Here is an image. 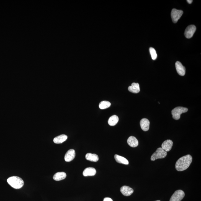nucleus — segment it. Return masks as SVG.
Listing matches in <instances>:
<instances>
[{
    "instance_id": "3",
    "label": "nucleus",
    "mask_w": 201,
    "mask_h": 201,
    "mask_svg": "<svg viewBox=\"0 0 201 201\" xmlns=\"http://www.w3.org/2000/svg\"><path fill=\"white\" fill-rule=\"evenodd\" d=\"M188 111L187 108L182 107H178L172 110L171 112L172 117L175 120H178L180 118L181 114L186 113Z\"/></svg>"
},
{
    "instance_id": "15",
    "label": "nucleus",
    "mask_w": 201,
    "mask_h": 201,
    "mask_svg": "<svg viewBox=\"0 0 201 201\" xmlns=\"http://www.w3.org/2000/svg\"><path fill=\"white\" fill-rule=\"evenodd\" d=\"M128 90L130 92H132V93L135 94L139 93L140 91L139 84L136 83H133L132 84L131 86L129 87Z\"/></svg>"
},
{
    "instance_id": "12",
    "label": "nucleus",
    "mask_w": 201,
    "mask_h": 201,
    "mask_svg": "<svg viewBox=\"0 0 201 201\" xmlns=\"http://www.w3.org/2000/svg\"><path fill=\"white\" fill-rule=\"evenodd\" d=\"M140 125L141 129L144 131H147L149 129L150 122L148 119L146 118L141 120L140 121Z\"/></svg>"
},
{
    "instance_id": "4",
    "label": "nucleus",
    "mask_w": 201,
    "mask_h": 201,
    "mask_svg": "<svg viewBox=\"0 0 201 201\" xmlns=\"http://www.w3.org/2000/svg\"><path fill=\"white\" fill-rule=\"evenodd\" d=\"M167 152L161 148H159L157 149L156 152L152 155L151 157V160L154 161L158 159H162L167 156Z\"/></svg>"
},
{
    "instance_id": "22",
    "label": "nucleus",
    "mask_w": 201,
    "mask_h": 201,
    "mask_svg": "<svg viewBox=\"0 0 201 201\" xmlns=\"http://www.w3.org/2000/svg\"><path fill=\"white\" fill-rule=\"evenodd\" d=\"M150 53L151 55L152 59L153 60H156L157 57V55L156 51L154 48H149Z\"/></svg>"
},
{
    "instance_id": "23",
    "label": "nucleus",
    "mask_w": 201,
    "mask_h": 201,
    "mask_svg": "<svg viewBox=\"0 0 201 201\" xmlns=\"http://www.w3.org/2000/svg\"><path fill=\"white\" fill-rule=\"evenodd\" d=\"M103 201H113V200L110 198L105 197Z\"/></svg>"
},
{
    "instance_id": "17",
    "label": "nucleus",
    "mask_w": 201,
    "mask_h": 201,
    "mask_svg": "<svg viewBox=\"0 0 201 201\" xmlns=\"http://www.w3.org/2000/svg\"><path fill=\"white\" fill-rule=\"evenodd\" d=\"M66 177V174L65 172H58L53 177V179L56 181H59L65 179Z\"/></svg>"
},
{
    "instance_id": "10",
    "label": "nucleus",
    "mask_w": 201,
    "mask_h": 201,
    "mask_svg": "<svg viewBox=\"0 0 201 201\" xmlns=\"http://www.w3.org/2000/svg\"><path fill=\"white\" fill-rule=\"evenodd\" d=\"M173 144V142L171 140H167L162 143L161 148L165 151L169 152L171 149Z\"/></svg>"
},
{
    "instance_id": "2",
    "label": "nucleus",
    "mask_w": 201,
    "mask_h": 201,
    "mask_svg": "<svg viewBox=\"0 0 201 201\" xmlns=\"http://www.w3.org/2000/svg\"><path fill=\"white\" fill-rule=\"evenodd\" d=\"M7 182L12 187L15 189H19L24 186V182L20 177L12 176L8 178Z\"/></svg>"
},
{
    "instance_id": "21",
    "label": "nucleus",
    "mask_w": 201,
    "mask_h": 201,
    "mask_svg": "<svg viewBox=\"0 0 201 201\" xmlns=\"http://www.w3.org/2000/svg\"><path fill=\"white\" fill-rule=\"evenodd\" d=\"M111 103L108 101H102L99 104V108L101 109H105L111 106Z\"/></svg>"
},
{
    "instance_id": "18",
    "label": "nucleus",
    "mask_w": 201,
    "mask_h": 201,
    "mask_svg": "<svg viewBox=\"0 0 201 201\" xmlns=\"http://www.w3.org/2000/svg\"><path fill=\"white\" fill-rule=\"evenodd\" d=\"M85 158H86V160L92 162H96L99 160L98 156L95 154L87 153L85 155Z\"/></svg>"
},
{
    "instance_id": "7",
    "label": "nucleus",
    "mask_w": 201,
    "mask_h": 201,
    "mask_svg": "<svg viewBox=\"0 0 201 201\" xmlns=\"http://www.w3.org/2000/svg\"><path fill=\"white\" fill-rule=\"evenodd\" d=\"M196 30V27L195 25H190L187 27L185 31L184 35L187 38L192 37Z\"/></svg>"
},
{
    "instance_id": "1",
    "label": "nucleus",
    "mask_w": 201,
    "mask_h": 201,
    "mask_svg": "<svg viewBox=\"0 0 201 201\" xmlns=\"http://www.w3.org/2000/svg\"><path fill=\"white\" fill-rule=\"evenodd\" d=\"M192 162V157L190 155L183 156L178 159L175 164V169L179 171L186 170L189 167Z\"/></svg>"
},
{
    "instance_id": "5",
    "label": "nucleus",
    "mask_w": 201,
    "mask_h": 201,
    "mask_svg": "<svg viewBox=\"0 0 201 201\" xmlns=\"http://www.w3.org/2000/svg\"><path fill=\"white\" fill-rule=\"evenodd\" d=\"M183 12L182 10L173 9L171 12V17L172 21L174 23H176L181 17L183 14Z\"/></svg>"
},
{
    "instance_id": "8",
    "label": "nucleus",
    "mask_w": 201,
    "mask_h": 201,
    "mask_svg": "<svg viewBox=\"0 0 201 201\" xmlns=\"http://www.w3.org/2000/svg\"><path fill=\"white\" fill-rule=\"evenodd\" d=\"M76 155L75 151L74 149L69 150L66 153L65 156V160L66 161L69 162L72 161L75 158Z\"/></svg>"
},
{
    "instance_id": "16",
    "label": "nucleus",
    "mask_w": 201,
    "mask_h": 201,
    "mask_svg": "<svg viewBox=\"0 0 201 201\" xmlns=\"http://www.w3.org/2000/svg\"><path fill=\"white\" fill-rule=\"evenodd\" d=\"M68 139V136L66 135H62L56 137L54 138L53 142L56 144H60L63 143Z\"/></svg>"
},
{
    "instance_id": "19",
    "label": "nucleus",
    "mask_w": 201,
    "mask_h": 201,
    "mask_svg": "<svg viewBox=\"0 0 201 201\" xmlns=\"http://www.w3.org/2000/svg\"><path fill=\"white\" fill-rule=\"evenodd\" d=\"M115 161L118 163L123 164L125 165L129 164V162L128 161L126 158L123 157L116 154L115 155Z\"/></svg>"
},
{
    "instance_id": "25",
    "label": "nucleus",
    "mask_w": 201,
    "mask_h": 201,
    "mask_svg": "<svg viewBox=\"0 0 201 201\" xmlns=\"http://www.w3.org/2000/svg\"><path fill=\"white\" fill-rule=\"evenodd\" d=\"M160 201V200H156V201Z\"/></svg>"
},
{
    "instance_id": "24",
    "label": "nucleus",
    "mask_w": 201,
    "mask_h": 201,
    "mask_svg": "<svg viewBox=\"0 0 201 201\" xmlns=\"http://www.w3.org/2000/svg\"><path fill=\"white\" fill-rule=\"evenodd\" d=\"M187 2L189 4H191L192 3V1H192V0H187Z\"/></svg>"
},
{
    "instance_id": "6",
    "label": "nucleus",
    "mask_w": 201,
    "mask_h": 201,
    "mask_svg": "<svg viewBox=\"0 0 201 201\" xmlns=\"http://www.w3.org/2000/svg\"><path fill=\"white\" fill-rule=\"evenodd\" d=\"M184 196L185 193L183 191L177 190L172 195L169 201H181Z\"/></svg>"
},
{
    "instance_id": "14",
    "label": "nucleus",
    "mask_w": 201,
    "mask_h": 201,
    "mask_svg": "<svg viewBox=\"0 0 201 201\" xmlns=\"http://www.w3.org/2000/svg\"><path fill=\"white\" fill-rule=\"evenodd\" d=\"M127 142L128 145L133 148L136 147L139 144V142L137 139L135 137L133 136H130L128 138Z\"/></svg>"
},
{
    "instance_id": "20",
    "label": "nucleus",
    "mask_w": 201,
    "mask_h": 201,
    "mask_svg": "<svg viewBox=\"0 0 201 201\" xmlns=\"http://www.w3.org/2000/svg\"><path fill=\"white\" fill-rule=\"evenodd\" d=\"M119 117L116 115H113L109 118L108 120V123L111 126H114L116 125L119 122Z\"/></svg>"
},
{
    "instance_id": "11",
    "label": "nucleus",
    "mask_w": 201,
    "mask_h": 201,
    "mask_svg": "<svg viewBox=\"0 0 201 201\" xmlns=\"http://www.w3.org/2000/svg\"><path fill=\"white\" fill-rule=\"evenodd\" d=\"M120 192L124 196H129L132 195L134 192L132 188L127 186H123L120 188Z\"/></svg>"
},
{
    "instance_id": "13",
    "label": "nucleus",
    "mask_w": 201,
    "mask_h": 201,
    "mask_svg": "<svg viewBox=\"0 0 201 201\" xmlns=\"http://www.w3.org/2000/svg\"><path fill=\"white\" fill-rule=\"evenodd\" d=\"M96 173V170L94 168L88 167L84 169L83 172L84 176H94Z\"/></svg>"
},
{
    "instance_id": "9",
    "label": "nucleus",
    "mask_w": 201,
    "mask_h": 201,
    "mask_svg": "<svg viewBox=\"0 0 201 201\" xmlns=\"http://www.w3.org/2000/svg\"><path fill=\"white\" fill-rule=\"evenodd\" d=\"M175 68L178 73L179 75L183 76L186 73V69L180 62L177 61L175 63Z\"/></svg>"
}]
</instances>
